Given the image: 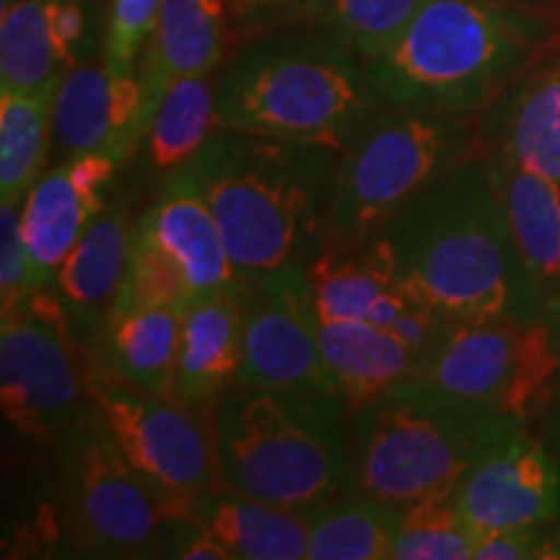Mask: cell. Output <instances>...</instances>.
<instances>
[{
	"mask_svg": "<svg viewBox=\"0 0 560 560\" xmlns=\"http://www.w3.org/2000/svg\"><path fill=\"white\" fill-rule=\"evenodd\" d=\"M408 289L441 317H540L480 143L382 231Z\"/></svg>",
	"mask_w": 560,
	"mask_h": 560,
	"instance_id": "1",
	"label": "cell"
},
{
	"mask_svg": "<svg viewBox=\"0 0 560 560\" xmlns=\"http://www.w3.org/2000/svg\"><path fill=\"white\" fill-rule=\"evenodd\" d=\"M338 151L215 130L185 170L219 223L242 280L306 270L325 244Z\"/></svg>",
	"mask_w": 560,
	"mask_h": 560,
	"instance_id": "2",
	"label": "cell"
},
{
	"mask_svg": "<svg viewBox=\"0 0 560 560\" xmlns=\"http://www.w3.org/2000/svg\"><path fill=\"white\" fill-rule=\"evenodd\" d=\"M558 42V11L495 0H425L366 70L389 107L478 115Z\"/></svg>",
	"mask_w": 560,
	"mask_h": 560,
	"instance_id": "3",
	"label": "cell"
},
{
	"mask_svg": "<svg viewBox=\"0 0 560 560\" xmlns=\"http://www.w3.org/2000/svg\"><path fill=\"white\" fill-rule=\"evenodd\" d=\"M380 107L366 60L314 26L252 42L215 83V130L338 153Z\"/></svg>",
	"mask_w": 560,
	"mask_h": 560,
	"instance_id": "4",
	"label": "cell"
},
{
	"mask_svg": "<svg viewBox=\"0 0 560 560\" xmlns=\"http://www.w3.org/2000/svg\"><path fill=\"white\" fill-rule=\"evenodd\" d=\"M221 486L310 511L348 488V408L338 397L236 384L213 405Z\"/></svg>",
	"mask_w": 560,
	"mask_h": 560,
	"instance_id": "5",
	"label": "cell"
},
{
	"mask_svg": "<svg viewBox=\"0 0 560 560\" xmlns=\"http://www.w3.org/2000/svg\"><path fill=\"white\" fill-rule=\"evenodd\" d=\"M478 149V115L382 104L338 153L325 249L382 234L441 174Z\"/></svg>",
	"mask_w": 560,
	"mask_h": 560,
	"instance_id": "6",
	"label": "cell"
},
{
	"mask_svg": "<svg viewBox=\"0 0 560 560\" xmlns=\"http://www.w3.org/2000/svg\"><path fill=\"white\" fill-rule=\"evenodd\" d=\"M499 416L402 382L348 412V488L392 509L452 499Z\"/></svg>",
	"mask_w": 560,
	"mask_h": 560,
	"instance_id": "7",
	"label": "cell"
},
{
	"mask_svg": "<svg viewBox=\"0 0 560 560\" xmlns=\"http://www.w3.org/2000/svg\"><path fill=\"white\" fill-rule=\"evenodd\" d=\"M55 446L75 548L96 558H166L187 524V499H170L130 465L94 402L68 420Z\"/></svg>",
	"mask_w": 560,
	"mask_h": 560,
	"instance_id": "8",
	"label": "cell"
},
{
	"mask_svg": "<svg viewBox=\"0 0 560 560\" xmlns=\"http://www.w3.org/2000/svg\"><path fill=\"white\" fill-rule=\"evenodd\" d=\"M558 374L560 353L542 317H488L446 322L405 382L532 425Z\"/></svg>",
	"mask_w": 560,
	"mask_h": 560,
	"instance_id": "9",
	"label": "cell"
},
{
	"mask_svg": "<svg viewBox=\"0 0 560 560\" xmlns=\"http://www.w3.org/2000/svg\"><path fill=\"white\" fill-rule=\"evenodd\" d=\"M66 310L52 289L0 314V408L30 441H52L86 405V371Z\"/></svg>",
	"mask_w": 560,
	"mask_h": 560,
	"instance_id": "10",
	"label": "cell"
},
{
	"mask_svg": "<svg viewBox=\"0 0 560 560\" xmlns=\"http://www.w3.org/2000/svg\"><path fill=\"white\" fill-rule=\"evenodd\" d=\"M89 359V355H86ZM86 395L125 457L170 499L223 490L213 446V410L156 397L109 380L89 361Z\"/></svg>",
	"mask_w": 560,
	"mask_h": 560,
	"instance_id": "11",
	"label": "cell"
},
{
	"mask_svg": "<svg viewBox=\"0 0 560 560\" xmlns=\"http://www.w3.org/2000/svg\"><path fill=\"white\" fill-rule=\"evenodd\" d=\"M452 503L475 532L550 527L560 520V459L529 423L495 418Z\"/></svg>",
	"mask_w": 560,
	"mask_h": 560,
	"instance_id": "12",
	"label": "cell"
},
{
	"mask_svg": "<svg viewBox=\"0 0 560 560\" xmlns=\"http://www.w3.org/2000/svg\"><path fill=\"white\" fill-rule=\"evenodd\" d=\"M240 301L244 312L240 384L338 397L317 342L310 268L244 280Z\"/></svg>",
	"mask_w": 560,
	"mask_h": 560,
	"instance_id": "13",
	"label": "cell"
},
{
	"mask_svg": "<svg viewBox=\"0 0 560 560\" xmlns=\"http://www.w3.org/2000/svg\"><path fill=\"white\" fill-rule=\"evenodd\" d=\"M138 70L79 62L62 75L55 96V138L68 156L107 153L125 164L145 140Z\"/></svg>",
	"mask_w": 560,
	"mask_h": 560,
	"instance_id": "14",
	"label": "cell"
},
{
	"mask_svg": "<svg viewBox=\"0 0 560 560\" xmlns=\"http://www.w3.org/2000/svg\"><path fill=\"white\" fill-rule=\"evenodd\" d=\"M117 161L107 153L68 156L45 172L24 200V236L32 260V289L45 291L70 249L79 244L104 208V187L115 177Z\"/></svg>",
	"mask_w": 560,
	"mask_h": 560,
	"instance_id": "15",
	"label": "cell"
},
{
	"mask_svg": "<svg viewBox=\"0 0 560 560\" xmlns=\"http://www.w3.org/2000/svg\"><path fill=\"white\" fill-rule=\"evenodd\" d=\"M478 143L560 185V42L478 112Z\"/></svg>",
	"mask_w": 560,
	"mask_h": 560,
	"instance_id": "16",
	"label": "cell"
},
{
	"mask_svg": "<svg viewBox=\"0 0 560 560\" xmlns=\"http://www.w3.org/2000/svg\"><path fill=\"white\" fill-rule=\"evenodd\" d=\"M136 231L177 265L195 301L242 293L244 280L234 270L219 223L185 166L172 174Z\"/></svg>",
	"mask_w": 560,
	"mask_h": 560,
	"instance_id": "17",
	"label": "cell"
},
{
	"mask_svg": "<svg viewBox=\"0 0 560 560\" xmlns=\"http://www.w3.org/2000/svg\"><path fill=\"white\" fill-rule=\"evenodd\" d=\"M314 310L327 322H371L395 332L397 325L425 304L397 272L384 234L355 249H325L310 265ZM436 312V310H433Z\"/></svg>",
	"mask_w": 560,
	"mask_h": 560,
	"instance_id": "18",
	"label": "cell"
},
{
	"mask_svg": "<svg viewBox=\"0 0 560 560\" xmlns=\"http://www.w3.org/2000/svg\"><path fill=\"white\" fill-rule=\"evenodd\" d=\"M226 32V5L223 0H161V11L143 55L138 79L143 89L145 138L156 120V112L166 91L182 79L208 75L219 66Z\"/></svg>",
	"mask_w": 560,
	"mask_h": 560,
	"instance_id": "19",
	"label": "cell"
},
{
	"mask_svg": "<svg viewBox=\"0 0 560 560\" xmlns=\"http://www.w3.org/2000/svg\"><path fill=\"white\" fill-rule=\"evenodd\" d=\"M132 234L136 223L128 208H104L55 272L50 289L60 299L70 330L81 346L102 330L115 306L128 268Z\"/></svg>",
	"mask_w": 560,
	"mask_h": 560,
	"instance_id": "20",
	"label": "cell"
},
{
	"mask_svg": "<svg viewBox=\"0 0 560 560\" xmlns=\"http://www.w3.org/2000/svg\"><path fill=\"white\" fill-rule=\"evenodd\" d=\"M185 312L177 306L112 312L83 350L109 380L143 395L172 397Z\"/></svg>",
	"mask_w": 560,
	"mask_h": 560,
	"instance_id": "21",
	"label": "cell"
},
{
	"mask_svg": "<svg viewBox=\"0 0 560 560\" xmlns=\"http://www.w3.org/2000/svg\"><path fill=\"white\" fill-rule=\"evenodd\" d=\"M244 363V312L234 293L192 301L182 322L177 359L179 400L213 410L240 384Z\"/></svg>",
	"mask_w": 560,
	"mask_h": 560,
	"instance_id": "22",
	"label": "cell"
},
{
	"mask_svg": "<svg viewBox=\"0 0 560 560\" xmlns=\"http://www.w3.org/2000/svg\"><path fill=\"white\" fill-rule=\"evenodd\" d=\"M480 151L542 310L548 301L560 299V185L503 153Z\"/></svg>",
	"mask_w": 560,
	"mask_h": 560,
	"instance_id": "23",
	"label": "cell"
},
{
	"mask_svg": "<svg viewBox=\"0 0 560 560\" xmlns=\"http://www.w3.org/2000/svg\"><path fill=\"white\" fill-rule=\"evenodd\" d=\"M185 520L226 545L234 560H301L310 556L306 511L280 509L231 490L187 499Z\"/></svg>",
	"mask_w": 560,
	"mask_h": 560,
	"instance_id": "24",
	"label": "cell"
},
{
	"mask_svg": "<svg viewBox=\"0 0 560 560\" xmlns=\"http://www.w3.org/2000/svg\"><path fill=\"white\" fill-rule=\"evenodd\" d=\"M317 312V310H314ZM322 359L348 412L410 380L418 353L387 327L314 317Z\"/></svg>",
	"mask_w": 560,
	"mask_h": 560,
	"instance_id": "25",
	"label": "cell"
},
{
	"mask_svg": "<svg viewBox=\"0 0 560 560\" xmlns=\"http://www.w3.org/2000/svg\"><path fill=\"white\" fill-rule=\"evenodd\" d=\"M310 560H392L400 509L340 493L306 511Z\"/></svg>",
	"mask_w": 560,
	"mask_h": 560,
	"instance_id": "26",
	"label": "cell"
},
{
	"mask_svg": "<svg viewBox=\"0 0 560 560\" xmlns=\"http://www.w3.org/2000/svg\"><path fill=\"white\" fill-rule=\"evenodd\" d=\"M58 86L0 94V202H24L45 174Z\"/></svg>",
	"mask_w": 560,
	"mask_h": 560,
	"instance_id": "27",
	"label": "cell"
},
{
	"mask_svg": "<svg viewBox=\"0 0 560 560\" xmlns=\"http://www.w3.org/2000/svg\"><path fill=\"white\" fill-rule=\"evenodd\" d=\"M423 3L425 0H301L280 21L332 34L369 62L400 37Z\"/></svg>",
	"mask_w": 560,
	"mask_h": 560,
	"instance_id": "28",
	"label": "cell"
},
{
	"mask_svg": "<svg viewBox=\"0 0 560 560\" xmlns=\"http://www.w3.org/2000/svg\"><path fill=\"white\" fill-rule=\"evenodd\" d=\"M47 0H3L0 13V94H34L62 81Z\"/></svg>",
	"mask_w": 560,
	"mask_h": 560,
	"instance_id": "29",
	"label": "cell"
},
{
	"mask_svg": "<svg viewBox=\"0 0 560 560\" xmlns=\"http://www.w3.org/2000/svg\"><path fill=\"white\" fill-rule=\"evenodd\" d=\"M215 132V89L208 75L182 79L166 91L151 125L149 159L156 170H182Z\"/></svg>",
	"mask_w": 560,
	"mask_h": 560,
	"instance_id": "30",
	"label": "cell"
},
{
	"mask_svg": "<svg viewBox=\"0 0 560 560\" xmlns=\"http://www.w3.org/2000/svg\"><path fill=\"white\" fill-rule=\"evenodd\" d=\"M478 532L459 516L452 499L425 501L400 511L397 560H472Z\"/></svg>",
	"mask_w": 560,
	"mask_h": 560,
	"instance_id": "31",
	"label": "cell"
},
{
	"mask_svg": "<svg viewBox=\"0 0 560 560\" xmlns=\"http://www.w3.org/2000/svg\"><path fill=\"white\" fill-rule=\"evenodd\" d=\"M192 301L195 296L190 285H187V280L177 265L136 231L132 234L128 268H125L120 291H117L112 312H136L151 310V306H177V310H187Z\"/></svg>",
	"mask_w": 560,
	"mask_h": 560,
	"instance_id": "32",
	"label": "cell"
},
{
	"mask_svg": "<svg viewBox=\"0 0 560 560\" xmlns=\"http://www.w3.org/2000/svg\"><path fill=\"white\" fill-rule=\"evenodd\" d=\"M159 11L161 0H112L102 60L115 70H138L136 60L156 26Z\"/></svg>",
	"mask_w": 560,
	"mask_h": 560,
	"instance_id": "33",
	"label": "cell"
},
{
	"mask_svg": "<svg viewBox=\"0 0 560 560\" xmlns=\"http://www.w3.org/2000/svg\"><path fill=\"white\" fill-rule=\"evenodd\" d=\"M24 202H0V314L16 310L32 293V260L24 236Z\"/></svg>",
	"mask_w": 560,
	"mask_h": 560,
	"instance_id": "34",
	"label": "cell"
},
{
	"mask_svg": "<svg viewBox=\"0 0 560 560\" xmlns=\"http://www.w3.org/2000/svg\"><path fill=\"white\" fill-rule=\"evenodd\" d=\"M472 560H552L550 527L478 532Z\"/></svg>",
	"mask_w": 560,
	"mask_h": 560,
	"instance_id": "35",
	"label": "cell"
},
{
	"mask_svg": "<svg viewBox=\"0 0 560 560\" xmlns=\"http://www.w3.org/2000/svg\"><path fill=\"white\" fill-rule=\"evenodd\" d=\"M47 16H50V32L60 66L66 70L79 66L83 39L89 32L83 0H47Z\"/></svg>",
	"mask_w": 560,
	"mask_h": 560,
	"instance_id": "36",
	"label": "cell"
},
{
	"mask_svg": "<svg viewBox=\"0 0 560 560\" xmlns=\"http://www.w3.org/2000/svg\"><path fill=\"white\" fill-rule=\"evenodd\" d=\"M532 429H535L537 436L545 441V446H548V450L560 459V374L556 384H552L540 416H537L535 423H532Z\"/></svg>",
	"mask_w": 560,
	"mask_h": 560,
	"instance_id": "37",
	"label": "cell"
},
{
	"mask_svg": "<svg viewBox=\"0 0 560 560\" xmlns=\"http://www.w3.org/2000/svg\"><path fill=\"white\" fill-rule=\"evenodd\" d=\"M301 3V0H231L236 13L247 19H265L276 16L278 21L289 13L293 5Z\"/></svg>",
	"mask_w": 560,
	"mask_h": 560,
	"instance_id": "38",
	"label": "cell"
},
{
	"mask_svg": "<svg viewBox=\"0 0 560 560\" xmlns=\"http://www.w3.org/2000/svg\"><path fill=\"white\" fill-rule=\"evenodd\" d=\"M540 317L545 319V325H548L550 338H552V342H556V348H558V353H560V299L548 301V304L542 306Z\"/></svg>",
	"mask_w": 560,
	"mask_h": 560,
	"instance_id": "39",
	"label": "cell"
},
{
	"mask_svg": "<svg viewBox=\"0 0 560 560\" xmlns=\"http://www.w3.org/2000/svg\"><path fill=\"white\" fill-rule=\"evenodd\" d=\"M495 3L524 5V9H542V11H558L560 13V0H495Z\"/></svg>",
	"mask_w": 560,
	"mask_h": 560,
	"instance_id": "40",
	"label": "cell"
},
{
	"mask_svg": "<svg viewBox=\"0 0 560 560\" xmlns=\"http://www.w3.org/2000/svg\"><path fill=\"white\" fill-rule=\"evenodd\" d=\"M550 535H552V560H560V520L556 524H550Z\"/></svg>",
	"mask_w": 560,
	"mask_h": 560,
	"instance_id": "41",
	"label": "cell"
}]
</instances>
